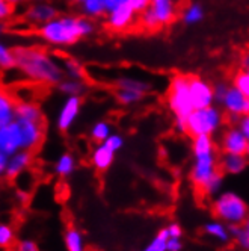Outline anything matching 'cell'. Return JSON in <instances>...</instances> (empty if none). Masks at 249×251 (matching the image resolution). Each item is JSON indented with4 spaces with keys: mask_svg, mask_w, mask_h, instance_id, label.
Returning <instances> with one entry per match:
<instances>
[{
    "mask_svg": "<svg viewBox=\"0 0 249 251\" xmlns=\"http://www.w3.org/2000/svg\"><path fill=\"white\" fill-rule=\"evenodd\" d=\"M245 154H246V157L249 159V144H248V149H246V153H245Z\"/></svg>",
    "mask_w": 249,
    "mask_h": 251,
    "instance_id": "cell-54",
    "label": "cell"
},
{
    "mask_svg": "<svg viewBox=\"0 0 249 251\" xmlns=\"http://www.w3.org/2000/svg\"><path fill=\"white\" fill-rule=\"evenodd\" d=\"M64 245L67 251H88L83 231L74 226H69L64 231Z\"/></svg>",
    "mask_w": 249,
    "mask_h": 251,
    "instance_id": "cell-23",
    "label": "cell"
},
{
    "mask_svg": "<svg viewBox=\"0 0 249 251\" xmlns=\"http://www.w3.org/2000/svg\"><path fill=\"white\" fill-rule=\"evenodd\" d=\"M168 107L174 118L187 120L195 111L190 99V76L187 75H174L168 88Z\"/></svg>",
    "mask_w": 249,
    "mask_h": 251,
    "instance_id": "cell-5",
    "label": "cell"
},
{
    "mask_svg": "<svg viewBox=\"0 0 249 251\" xmlns=\"http://www.w3.org/2000/svg\"><path fill=\"white\" fill-rule=\"evenodd\" d=\"M15 199H17V201H19V203H26V200H27L26 189H17L15 191Z\"/></svg>",
    "mask_w": 249,
    "mask_h": 251,
    "instance_id": "cell-51",
    "label": "cell"
},
{
    "mask_svg": "<svg viewBox=\"0 0 249 251\" xmlns=\"http://www.w3.org/2000/svg\"><path fill=\"white\" fill-rule=\"evenodd\" d=\"M79 30H80L82 38L92 35L95 32V23H94V20L90 19V17L79 15Z\"/></svg>",
    "mask_w": 249,
    "mask_h": 251,
    "instance_id": "cell-38",
    "label": "cell"
},
{
    "mask_svg": "<svg viewBox=\"0 0 249 251\" xmlns=\"http://www.w3.org/2000/svg\"><path fill=\"white\" fill-rule=\"evenodd\" d=\"M224 185H225V174L219 170L215 176H213L210 180L204 185V188L201 189L203 195L205 199H216L219 194L224 192Z\"/></svg>",
    "mask_w": 249,
    "mask_h": 251,
    "instance_id": "cell-26",
    "label": "cell"
},
{
    "mask_svg": "<svg viewBox=\"0 0 249 251\" xmlns=\"http://www.w3.org/2000/svg\"><path fill=\"white\" fill-rule=\"evenodd\" d=\"M144 97L145 94L137 93V91H130V89H116L115 91V99L122 106H133L144 100Z\"/></svg>",
    "mask_w": 249,
    "mask_h": 251,
    "instance_id": "cell-33",
    "label": "cell"
},
{
    "mask_svg": "<svg viewBox=\"0 0 249 251\" xmlns=\"http://www.w3.org/2000/svg\"><path fill=\"white\" fill-rule=\"evenodd\" d=\"M204 19V8L200 3H189L181 11V20L184 25H197Z\"/></svg>",
    "mask_w": 249,
    "mask_h": 251,
    "instance_id": "cell-31",
    "label": "cell"
},
{
    "mask_svg": "<svg viewBox=\"0 0 249 251\" xmlns=\"http://www.w3.org/2000/svg\"><path fill=\"white\" fill-rule=\"evenodd\" d=\"M211 212L215 218L226 226H242L249 217V206L237 192L224 191L211 201Z\"/></svg>",
    "mask_w": 249,
    "mask_h": 251,
    "instance_id": "cell-3",
    "label": "cell"
},
{
    "mask_svg": "<svg viewBox=\"0 0 249 251\" xmlns=\"http://www.w3.org/2000/svg\"><path fill=\"white\" fill-rule=\"evenodd\" d=\"M168 239L169 236L166 228H160L153 236V239L142 248V251H168Z\"/></svg>",
    "mask_w": 249,
    "mask_h": 251,
    "instance_id": "cell-32",
    "label": "cell"
},
{
    "mask_svg": "<svg viewBox=\"0 0 249 251\" xmlns=\"http://www.w3.org/2000/svg\"><path fill=\"white\" fill-rule=\"evenodd\" d=\"M0 67L3 71H11L15 70V55L14 49H11L6 44L0 46Z\"/></svg>",
    "mask_w": 249,
    "mask_h": 251,
    "instance_id": "cell-36",
    "label": "cell"
},
{
    "mask_svg": "<svg viewBox=\"0 0 249 251\" xmlns=\"http://www.w3.org/2000/svg\"><path fill=\"white\" fill-rule=\"evenodd\" d=\"M61 65H62L65 77H69V79H85V68L74 58H69V56L62 58L61 59Z\"/></svg>",
    "mask_w": 249,
    "mask_h": 251,
    "instance_id": "cell-30",
    "label": "cell"
},
{
    "mask_svg": "<svg viewBox=\"0 0 249 251\" xmlns=\"http://www.w3.org/2000/svg\"><path fill=\"white\" fill-rule=\"evenodd\" d=\"M113 85L116 89H130V91H137L142 94H147L151 89L150 82L135 76H119L118 79H115Z\"/></svg>",
    "mask_w": 249,
    "mask_h": 251,
    "instance_id": "cell-25",
    "label": "cell"
},
{
    "mask_svg": "<svg viewBox=\"0 0 249 251\" xmlns=\"http://www.w3.org/2000/svg\"><path fill=\"white\" fill-rule=\"evenodd\" d=\"M249 144V139L240 132L237 126H229L221 132V138L218 147L221 153H233V154H245Z\"/></svg>",
    "mask_w": 249,
    "mask_h": 251,
    "instance_id": "cell-8",
    "label": "cell"
},
{
    "mask_svg": "<svg viewBox=\"0 0 249 251\" xmlns=\"http://www.w3.org/2000/svg\"><path fill=\"white\" fill-rule=\"evenodd\" d=\"M104 3H106V9H108V12H111L121 5L129 3V0H104Z\"/></svg>",
    "mask_w": 249,
    "mask_h": 251,
    "instance_id": "cell-48",
    "label": "cell"
},
{
    "mask_svg": "<svg viewBox=\"0 0 249 251\" xmlns=\"http://www.w3.org/2000/svg\"><path fill=\"white\" fill-rule=\"evenodd\" d=\"M249 165V159L246 154H233V153H221L219 154V170L225 176H239Z\"/></svg>",
    "mask_w": 249,
    "mask_h": 251,
    "instance_id": "cell-16",
    "label": "cell"
},
{
    "mask_svg": "<svg viewBox=\"0 0 249 251\" xmlns=\"http://www.w3.org/2000/svg\"><path fill=\"white\" fill-rule=\"evenodd\" d=\"M229 83H226L225 80H219L216 82L215 85H213V96H215V103L221 106V103L224 101L228 89H229Z\"/></svg>",
    "mask_w": 249,
    "mask_h": 251,
    "instance_id": "cell-40",
    "label": "cell"
},
{
    "mask_svg": "<svg viewBox=\"0 0 249 251\" xmlns=\"http://www.w3.org/2000/svg\"><path fill=\"white\" fill-rule=\"evenodd\" d=\"M154 17L157 19L160 26H168L175 20L177 15V6L175 0H151V3L148 6Z\"/></svg>",
    "mask_w": 249,
    "mask_h": 251,
    "instance_id": "cell-18",
    "label": "cell"
},
{
    "mask_svg": "<svg viewBox=\"0 0 249 251\" xmlns=\"http://www.w3.org/2000/svg\"><path fill=\"white\" fill-rule=\"evenodd\" d=\"M35 2H47V0H35Z\"/></svg>",
    "mask_w": 249,
    "mask_h": 251,
    "instance_id": "cell-56",
    "label": "cell"
},
{
    "mask_svg": "<svg viewBox=\"0 0 249 251\" xmlns=\"http://www.w3.org/2000/svg\"><path fill=\"white\" fill-rule=\"evenodd\" d=\"M32 164H33V153L22 150L19 153L9 156L8 167L2 176L5 180H17L19 177H22L23 174L27 173V170L32 167Z\"/></svg>",
    "mask_w": 249,
    "mask_h": 251,
    "instance_id": "cell-15",
    "label": "cell"
},
{
    "mask_svg": "<svg viewBox=\"0 0 249 251\" xmlns=\"http://www.w3.org/2000/svg\"><path fill=\"white\" fill-rule=\"evenodd\" d=\"M23 150V136L20 126L17 121L2 126L0 127V153H6L9 156Z\"/></svg>",
    "mask_w": 249,
    "mask_h": 251,
    "instance_id": "cell-12",
    "label": "cell"
},
{
    "mask_svg": "<svg viewBox=\"0 0 249 251\" xmlns=\"http://www.w3.org/2000/svg\"><path fill=\"white\" fill-rule=\"evenodd\" d=\"M216 150V142L213 139V136L208 135H201V136H195L192 139V153H205Z\"/></svg>",
    "mask_w": 249,
    "mask_h": 251,
    "instance_id": "cell-34",
    "label": "cell"
},
{
    "mask_svg": "<svg viewBox=\"0 0 249 251\" xmlns=\"http://www.w3.org/2000/svg\"><path fill=\"white\" fill-rule=\"evenodd\" d=\"M190 99L195 109H204L216 104L213 96V85L198 76H190Z\"/></svg>",
    "mask_w": 249,
    "mask_h": 251,
    "instance_id": "cell-10",
    "label": "cell"
},
{
    "mask_svg": "<svg viewBox=\"0 0 249 251\" xmlns=\"http://www.w3.org/2000/svg\"><path fill=\"white\" fill-rule=\"evenodd\" d=\"M240 70L248 71V73H249V49L245 50L240 55Z\"/></svg>",
    "mask_w": 249,
    "mask_h": 251,
    "instance_id": "cell-49",
    "label": "cell"
},
{
    "mask_svg": "<svg viewBox=\"0 0 249 251\" xmlns=\"http://www.w3.org/2000/svg\"><path fill=\"white\" fill-rule=\"evenodd\" d=\"M219 171V154L218 150L205 153H195L193 162L189 171V182L193 188L203 189L204 185Z\"/></svg>",
    "mask_w": 249,
    "mask_h": 251,
    "instance_id": "cell-6",
    "label": "cell"
},
{
    "mask_svg": "<svg viewBox=\"0 0 249 251\" xmlns=\"http://www.w3.org/2000/svg\"><path fill=\"white\" fill-rule=\"evenodd\" d=\"M82 15L90 17V19H100V17L108 14V9H106V3L104 0H83V2L79 5Z\"/></svg>",
    "mask_w": 249,
    "mask_h": 251,
    "instance_id": "cell-27",
    "label": "cell"
},
{
    "mask_svg": "<svg viewBox=\"0 0 249 251\" xmlns=\"http://www.w3.org/2000/svg\"><path fill=\"white\" fill-rule=\"evenodd\" d=\"M129 3L133 6V9H135L137 14H140V12H144V11L150 6L151 0H129Z\"/></svg>",
    "mask_w": 249,
    "mask_h": 251,
    "instance_id": "cell-45",
    "label": "cell"
},
{
    "mask_svg": "<svg viewBox=\"0 0 249 251\" xmlns=\"http://www.w3.org/2000/svg\"><path fill=\"white\" fill-rule=\"evenodd\" d=\"M233 85L236 88H239L245 96L249 97V73H248V71H242L240 70L239 73L234 76V79H233Z\"/></svg>",
    "mask_w": 249,
    "mask_h": 251,
    "instance_id": "cell-39",
    "label": "cell"
},
{
    "mask_svg": "<svg viewBox=\"0 0 249 251\" xmlns=\"http://www.w3.org/2000/svg\"><path fill=\"white\" fill-rule=\"evenodd\" d=\"M40 38L51 46H71L77 43L82 35L79 30V17L59 15L51 22L37 27Z\"/></svg>",
    "mask_w": 249,
    "mask_h": 251,
    "instance_id": "cell-2",
    "label": "cell"
},
{
    "mask_svg": "<svg viewBox=\"0 0 249 251\" xmlns=\"http://www.w3.org/2000/svg\"><path fill=\"white\" fill-rule=\"evenodd\" d=\"M6 2H9V3L14 5V6H19V5H22V3H27L29 0H6Z\"/></svg>",
    "mask_w": 249,
    "mask_h": 251,
    "instance_id": "cell-52",
    "label": "cell"
},
{
    "mask_svg": "<svg viewBox=\"0 0 249 251\" xmlns=\"http://www.w3.org/2000/svg\"><path fill=\"white\" fill-rule=\"evenodd\" d=\"M169 238H183V227L179 223H169L165 226Z\"/></svg>",
    "mask_w": 249,
    "mask_h": 251,
    "instance_id": "cell-44",
    "label": "cell"
},
{
    "mask_svg": "<svg viewBox=\"0 0 249 251\" xmlns=\"http://www.w3.org/2000/svg\"><path fill=\"white\" fill-rule=\"evenodd\" d=\"M112 124L106 120H101V121H97L91 126L90 129V138L92 142L95 144H101V142L108 141V138L112 135Z\"/></svg>",
    "mask_w": 249,
    "mask_h": 251,
    "instance_id": "cell-29",
    "label": "cell"
},
{
    "mask_svg": "<svg viewBox=\"0 0 249 251\" xmlns=\"http://www.w3.org/2000/svg\"><path fill=\"white\" fill-rule=\"evenodd\" d=\"M20 126L23 136V150L35 151L38 150L45 138V123H35L27 120H15Z\"/></svg>",
    "mask_w": 249,
    "mask_h": 251,
    "instance_id": "cell-9",
    "label": "cell"
},
{
    "mask_svg": "<svg viewBox=\"0 0 249 251\" xmlns=\"http://www.w3.org/2000/svg\"><path fill=\"white\" fill-rule=\"evenodd\" d=\"M237 127L240 129V132L249 139V115H245V117H240V120L237 121Z\"/></svg>",
    "mask_w": 249,
    "mask_h": 251,
    "instance_id": "cell-46",
    "label": "cell"
},
{
    "mask_svg": "<svg viewBox=\"0 0 249 251\" xmlns=\"http://www.w3.org/2000/svg\"><path fill=\"white\" fill-rule=\"evenodd\" d=\"M19 251H41L40 250V245L35 242L33 239H20L17 242V247H15Z\"/></svg>",
    "mask_w": 249,
    "mask_h": 251,
    "instance_id": "cell-42",
    "label": "cell"
},
{
    "mask_svg": "<svg viewBox=\"0 0 249 251\" xmlns=\"http://www.w3.org/2000/svg\"><path fill=\"white\" fill-rule=\"evenodd\" d=\"M17 120V100L11 93L0 94V127L8 126Z\"/></svg>",
    "mask_w": 249,
    "mask_h": 251,
    "instance_id": "cell-21",
    "label": "cell"
},
{
    "mask_svg": "<svg viewBox=\"0 0 249 251\" xmlns=\"http://www.w3.org/2000/svg\"><path fill=\"white\" fill-rule=\"evenodd\" d=\"M56 17H59V9L48 2H35L33 5L27 6L24 12L26 23H29L30 26H37V27L51 22L53 19H56Z\"/></svg>",
    "mask_w": 249,
    "mask_h": 251,
    "instance_id": "cell-14",
    "label": "cell"
},
{
    "mask_svg": "<svg viewBox=\"0 0 249 251\" xmlns=\"http://www.w3.org/2000/svg\"><path fill=\"white\" fill-rule=\"evenodd\" d=\"M203 233L207 238H210L211 241H215L219 245H228L231 241H233L229 226H226L225 223H222L218 218L205 221L203 224Z\"/></svg>",
    "mask_w": 249,
    "mask_h": 251,
    "instance_id": "cell-17",
    "label": "cell"
},
{
    "mask_svg": "<svg viewBox=\"0 0 249 251\" xmlns=\"http://www.w3.org/2000/svg\"><path fill=\"white\" fill-rule=\"evenodd\" d=\"M183 241L181 238H169L168 239V251H181Z\"/></svg>",
    "mask_w": 249,
    "mask_h": 251,
    "instance_id": "cell-47",
    "label": "cell"
},
{
    "mask_svg": "<svg viewBox=\"0 0 249 251\" xmlns=\"http://www.w3.org/2000/svg\"><path fill=\"white\" fill-rule=\"evenodd\" d=\"M14 55L15 68L32 83L58 86L65 79L61 62L44 47L17 46L14 47Z\"/></svg>",
    "mask_w": 249,
    "mask_h": 251,
    "instance_id": "cell-1",
    "label": "cell"
},
{
    "mask_svg": "<svg viewBox=\"0 0 249 251\" xmlns=\"http://www.w3.org/2000/svg\"><path fill=\"white\" fill-rule=\"evenodd\" d=\"M231 238L236 242V245L242 251H249V217L242 226H233L229 227Z\"/></svg>",
    "mask_w": 249,
    "mask_h": 251,
    "instance_id": "cell-28",
    "label": "cell"
},
{
    "mask_svg": "<svg viewBox=\"0 0 249 251\" xmlns=\"http://www.w3.org/2000/svg\"><path fill=\"white\" fill-rule=\"evenodd\" d=\"M221 107L228 114V117H245L249 115V97L245 96L239 88L231 85L228 93L221 103Z\"/></svg>",
    "mask_w": 249,
    "mask_h": 251,
    "instance_id": "cell-11",
    "label": "cell"
},
{
    "mask_svg": "<svg viewBox=\"0 0 249 251\" xmlns=\"http://www.w3.org/2000/svg\"><path fill=\"white\" fill-rule=\"evenodd\" d=\"M106 144H108L115 153H118L122 147H124V144H126V141H124V136L122 135H119V133H112L109 138H108V141H104Z\"/></svg>",
    "mask_w": 249,
    "mask_h": 251,
    "instance_id": "cell-41",
    "label": "cell"
},
{
    "mask_svg": "<svg viewBox=\"0 0 249 251\" xmlns=\"http://www.w3.org/2000/svg\"><path fill=\"white\" fill-rule=\"evenodd\" d=\"M8 160H9V154L6 153H0V174H3L6 167H8Z\"/></svg>",
    "mask_w": 249,
    "mask_h": 251,
    "instance_id": "cell-50",
    "label": "cell"
},
{
    "mask_svg": "<svg viewBox=\"0 0 249 251\" xmlns=\"http://www.w3.org/2000/svg\"><path fill=\"white\" fill-rule=\"evenodd\" d=\"M69 2H73V3H76V5H80L83 0H69Z\"/></svg>",
    "mask_w": 249,
    "mask_h": 251,
    "instance_id": "cell-53",
    "label": "cell"
},
{
    "mask_svg": "<svg viewBox=\"0 0 249 251\" xmlns=\"http://www.w3.org/2000/svg\"><path fill=\"white\" fill-rule=\"evenodd\" d=\"M115 154L116 153L106 144V142L95 144V147L91 151V165L100 173L108 171L113 165Z\"/></svg>",
    "mask_w": 249,
    "mask_h": 251,
    "instance_id": "cell-19",
    "label": "cell"
},
{
    "mask_svg": "<svg viewBox=\"0 0 249 251\" xmlns=\"http://www.w3.org/2000/svg\"><path fill=\"white\" fill-rule=\"evenodd\" d=\"M186 123H187V133L192 138L201 135L215 136L224 127L225 114L221 106L213 104L204 107V109H195L189 115Z\"/></svg>",
    "mask_w": 249,
    "mask_h": 251,
    "instance_id": "cell-4",
    "label": "cell"
},
{
    "mask_svg": "<svg viewBox=\"0 0 249 251\" xmlns=\"http://www.w3.org/2000/svg\"><path fill=\"white\" fill-rule=\"evenodd\" d=\"M14 9H15L14 5H11L9 2H6V0H0V19H2L3 22L6 19H11Z\"/></svg>",
    "mask_w": 249,
    "mask_h": 251,
    "instance_id": "cell-43",
    "label": "cell"
},
{
    "mask_svg": "<svg viewBox=\"0 0 249 251\" xmlns=\"http://www.w3.org/2000/svg\"><path fill=\"white\" fill-rule=\"evenodd\" d=\"M17 120L45 123L44 112L37 101H17Z\"/></svg>",
    "mask_w": 249,
    "mask_h": 251,
    "instance_id": "cell-20",
    "label": "cell"
},
{
    "mask_svg": "<svg viewBox=\"0 0 249 251\" xmlns=\"http://www.w3.org/2000/svg\"><path fill=\"white\" fill-rule=\"evenodd\" d=\"M137 19L139 14L130 3H126L106 14V27L115 33L127 32L135 25H137Z\"/></svg>",
    "mask_w": 249,
    "mask_h": 251,
    "instance_id": "cell-7",
    "label": "cell"
},
{
    "mask_svg": "<svg viewBox=\"0 0 249 251\" xmlns=\"http://www.w3.org/2000/svg\"><path fill=\"white\" fill-rule=\"evenodd\" d=\"M15 241V230L9 223L0 224V247L3 250H9Z\"/></svg>",
    "mask_w": 249,
    "mask_h": 251,
    "instance_id": "cell-37",
    "label": "cell"
},
{
    "mask_svg": "<svg viewBox=\"0 0 249 251\" xmlns=\"http://www.w3.org/2000/svg\"><path fill=\"white\" fill-rule=\"evenodd\" d=\"M80 111H82V97H67L61 106L56 118L58 130L67 133L74 126Z\"/></svg>",
    "mask_w": 249,
    "mask_h": 251,
    "instance_id": "cell-13",
    "label": "cell"
},
{
    "mask_svg": "<svg viewBox=\"0 0 249 251\" xmlns=\"http://www.w3.org/2000/svg\"><path fill=\"white\" fill-rule=\"evenodd\" d=\"M58 91L65 97H83L88 91V83L83 79H69L65 77L59 85Z\"/></svg>",
    "mask_w": 249,
    "mask_h": 251,
    "instance_id": "cell-24",
    "label": "cell"
},
{
    "mask_svg": "<svg viewBox=\"0 0 249 251\" xmlns=\"http://www.w3.org/2000/svg\"><path fill=\"white\" fill-rule=\"evenodd\" d=\"M77 170V159L73 153L65 151L62 153L53 164V173L61 178H68Z\"/></svg>",
    "mask_w": 249,
    "mask_h": 251,
    "instance_id": "cell-22",
    "label": "cell"
},
{
    "mask_svg": "<svg viewBox=\"0 0 249 251\" xmlns=\"http://www.w3.org/2000/svg\"><path fill=\"white\" fill-rule=\"evenodd\" d=\"M6 251H19L17 248H9V250H6Z\"/></svg>",
    "mask_w": 249,
    "mask_h": 251,
    "instance_id": "cell-55",
    "label": "cell"
},
{
    "mask_svg": "<svg viewBox=\"0 0 249 251\" xmlns=\"http://www.w3.org/2000/svg\"><path fill=\"white\" fill-rule=\"evenodd\" d=\"M137 25L140 26V29H144V30H147V32H156V30H158L160 27H162V26L158 25L157 19L154 17V14L151 12L150 8H147L144 12H140V14H139Z\"/></svg>",
    "mask_w": 249,
    "mask_h": 251,
    "instance_id": "cell-35",
    "label": "cell"
}]
</instances>
